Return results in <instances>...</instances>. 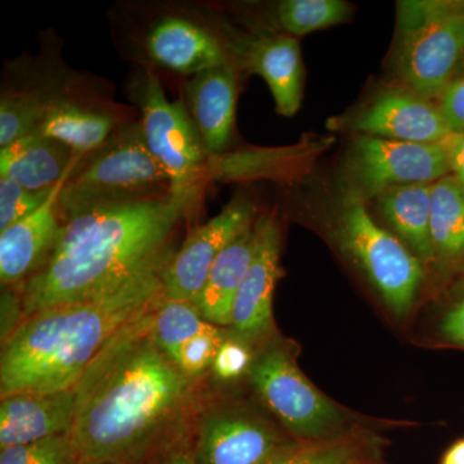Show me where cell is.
Masks as SVG:
<instances>
[{"mask_svg":"<svg viewBox=\"0 0 464 464\" xmlns=\"http://www.w3.org/2000/svg\"><path fill=\"white\" fill-rule=\"evenodd\" d=\"M72 439L69 435L57 436L33 442L0 449V464H74Z\"/></svg>","mask_w":464,"mask_h":464,"instance_id":"f546056e","label":"cell"},{"mask_svg":"<svg viewBox=\"0 0 464 464\" xmlns=\"http://www.w3.org/2000/svg\"><path fill=\"white\" fill-rule=\"evenodd\" d=\"M248 380L261 401L295 438L307 442L340 439L346 413L308 381L288 347L267 342L256 353Z\"/></svg>","mask_w":464,"mask_h":464,"instance_id":"52a82bcc","label":"cell"},{"mask_svg":"<svg viewBox=\"0 0 464 464\" xmlns=\"http://www.w3.org/2000/svg\"><path fill=\"white\" fill-rule=\"evenodd\" d=\"M457 78H464V58L462 63H460L459 70H458Z\"/></svg>","mask_w":464,"mask_h":464,"instance_id":"f35d334b","label":"cell"},{"mask_svg":"<svg viewBox=\"0 0 464 464\" xmlns=\"http://www.w3.org/2000/svg\"><path fill=\"white\" fill-rule=\"evenodd\" d=\"M72 170L57 183L39 209L0 231V280L5 288L23 285L50 257L63 226L58 201Z\"/></svg>","mask_w":464,"mask_h":464,"instance_id":"5bb4252c","label":"cell"},{"mask_svg":"<svg viewBox=\"0 0 464 464\" xmlns=\"http://www.w3.org/2000/svg\"><path fill=\"white\" fill-rule=\"evenodd\" d=\"M255 230V256L232 304L230 325V332L253 346L273 341L274 293L283 275L279 225L273 217L262 215L256 219Z\"/></svg>","mask_w":464,"mask_h":464,"instance_id":"4fadbf2b","label":"cell"},{"mask_svg":"<svg viewBox=\"0 0 464 464\" xmlns=\"http://www.w3.org/2000/svg\"><path fill=\"white\" fill-rule=\"evenodd\" d=\"M353 7L343 0H282L275 7V20L290 36L329 29L347 23Z\"/></svg>","mask_w":464,"mask_h":464,"instance_id":"d4e9b609","label":"cell"},{"mask_svg":"<svg viewBox=\"0 0 464 464\" xmlns=\"http://www.w3.org/2000/svg\"><path fill=\"white\" fill-rule=\"evenodd\" d=\"M53 188L33 191L7 177H0V231L39 209L50 198Z\"/></svg>","mask_w":464,"mask_h":464,"instance_id":"4dcf8cb0","label":"cell"},{"mask_svg":"<svg viewBox=\"0 0 464 464\" xmlns=\"http://www.w3.org/2000/svg\"><path fill=\"white\" fill-rule=\"evenodd\" d=\"M83 158L38 132L0 148V177L33 191L51 190Z\"/></svg>","mask_w":464,"mask_h":464,"instance_id":"ffe728a7","label":"cell"},{"mask_svg":"<svg viewBox=\"0 0 464 464\" xmlns=\"http://www.w3.org/2000/svg\"><path fill=\"white\" fill-rule=\"evenodd\" d=\"M146 50L155 63L179 74L194 76L231 63L212 33L182 17L159 20L148 34Z\"/></svg>","mask_w":464,"mask_h":464,"instance_id":"ac0fdd59","label":"cell"},{"mask_svg":"<svg viewBox=\"0 0 464 464\" xmlns=\"http://www.w3.org/2000/svg\"><path fill=\"white\" fill-rule=\"evenodd\" d=\"M431 237L435 264L464 259V186L453 174L432 183Z\"/></svg>","mask_w":464,"mask_h":464,"instance_id":"cb8c5ba5","label":"cell"},{"mask_svg":"<svg viewBox=\"0 0 464 464\" xmlns=\"http://www.w3.org/2000/svg\"><path fill=\"white\" fill-rule=\"evenodd\" d=\"M431 186H400L382 192L374 199L384 221L424 266L435 264L431 237Z\"/></svg>","mask_w":464,"mask_h":464,"instance_id":"7402d4cb","label":"cell"},{"mask_svg":"<svg viewBox=\"0 0 464 464\" xmlns=\"http://www.w3.org/2000/svg\"><path fill=\"white\" fill-rule=\"evenodd\" d=\"M256 240L253 224L232 241L210 268L203 288L192 301L208 323L230 328L232 304L255 256Z\"/></svg>","mask_w":464,"mask_h":464,"instance_id":"44dd1931","label":"cell"},{"mask_svg":"<svg viewBox=\"0 0 464 464\" xmlns=\"http://www.w3.org/2000/svg\"><path fill=\"white\" fill-rule=\"evenodd\" d=\"M333 137L304 139L297 145L274 149H244L208 157L206 179H297L310 170L316 159L331 148Z\"/></svg>","mask_w":464,"mask_h":464,"instance_id":"e0dca14e","label":"cell"},{"mask_svg":"<svg viewBox=\"0 0 464 464\" xmlns=\"http://www.w3.org/2000/svg\"><path fill=\"white\" fill-rule=\"evenodd\" d=\"M334 232L341 249L368 277L391 315L398 320L411 315L424 282V265L378 225L356 192H344Z\"/></svg>","mask_w":464,"mask_h":464,"instance_id":"8992f818","label":"cell"},{"mask_svg":"<svg viewBox=\"0 0 464 464\" xmlns=\"http://www.w3.org/2000/svg\"><path fill=\"white\" fill-rule=\"evenodd\" d=\"M164 268L103 297L57 304L24 317L2 343L0 399L74 389L106 344L163 297Z\"/></svg>","mask_w":464,"mask_h":464,"instance_id":"3957f363","label":"cell"},{"mask_svg":"<svg viewBox=\"0 0 464 464\" xmlns=\"http://www.w3.org/2000/svg\"><path fill=\"white\" fill-rule=\"evenodd\" d=\"M442 464H464V440H460L449 449Z\"/></svg>","mask_w":464,"mask_h":464,"instance_id":"74e56055","label":"cell"},{"mask_svg":"<svg viewBox=\"0 0 464 464\" xmlns=\"http://www.w3.org/2000/svg\"><path fill=\"white\" fill-rule=\"evenodd\" d=\"M74 417V389L5 396L0 401V449L69 435Z\"/></svg>","mask_w":464,"mask_h":464,"instance_id":"9a60e30c","label":"cell"},{"mask_svg":"<svg viewBox=\"0 0 464 464\" xmlns=\"http://www.w3.org/2000/svg\"><path fill=\"white\" fill-rule=\"evenodd\" d=\"M244 66L265 79L283 116L297 114L304 97V72L301 47L286 34L259 35L246 44Z\"/></svg>","mask_w":464,"mask_h":464,"instance_id":"d6986e66","label":"cell"},{"mask_svg":"<svg viewBox=\"0 0 464 464\" xmlns=\"http://www.w3.org/2000/svg\"><path fill=\"white\" fill-rule=\"evenodd\" d=\"M213 324L201 316L192 301H168L161 298L152 311V334L158 346L170 359L186 341L206 331Z\"/></svg>","mask_w":464,"mask_h":464,"instance_id":"484cf974","label":"cell"},{"mask_svg":"<svg viewBox=\"0 0 464 464\" xmlns=\"http://www.w3.org/2000/svg\"><path fill=\"white\" fill-rule=\"evenodd\" d=\"M155 306L121 329L75 384L70 439L78 462L149 464L190 438L203 383L158 346Z\"/></svg>","mask_w":464,"mask_h":464,"instance_id":"6da1fadb","label":"cell"},{"mask_svg":"<svg viewBox=\"0 0 464 464\" xmlns=\"http://www.w3.org/2000/svg\"><path fill=\"white\" fill-rule=\"evenodd\" d=\"M356 448L347 440L293 444L271 464H355Z\"/></svg>","mask_w":464,"mask_h":464,"instance_id":"f1b7e54d","label":"cell"},{"mask_svg":"<svg viewBox=\"0 0 464 464\" xmlns=\"http://www.w3.org/2000/svg\"><path fill=\"white\" fill-rule=\"evenodd\" d=\"M255 357L252 343L237 337L232 332H227L217 351L210 372L217 381L230 383L240 380L244 375L248 377Z\"/></svg>","mask_w":464,"mask_h":464,"instance_id":"1f68e13d","label":"cell"},{"mask_svg":"<svg viewBox=\"0 0 464 464\" xmlns=\"http://www.w3.org/2000/svg\"><path fill=\"white\" fill-rule=\"evenodd\" d=\"M169 188V179L146 145L141 125H132L76 164L61 191V219L94 208L164 197Z\"/></svg>","mask_w":464,"mask_h":464,"instance_id":"5b68a950","label":"cell"},{"mask_svg":"<svg viewBox=\"0 0 464 464\" xmlns=\"http://www.w3.org/2000/svg\"><path fill=\"white\" fill-rule=\"evenodd\" d=\"M143 139L169 179V194L194 206L206 179L208 155L183 100L169 101L149 72L141 94Z\"/></svg>","mask_w":464,"mask_h":464,"instance_id":"ba28073f","label":"cell"},{"mask_svg":"<svg viewBox=\"0 0 464 464\" xmlns=\"http://www.w3.org/2000/svg\"><path fill=\"white\" fill-rule=\"evenodd\" d=\"M51 101L33 92H7L0 100V148L35 133Z\"/></svg>","mask_w":464,"mask_h":464,"instance_id":"4316f807","label":"cell"},{"mask_svg":"<svg viewBox=\"0 0 464 464\" xmlns=\"http://www.w3.org/2000/svg\"><path fill=\"white\" fill-rule=\"evenodd\" d=\"M438 332L442 341L464 348V295L444 311L438 324Z\"/></svg>","mask_w":464,"mask_h":464,"instance_id":"836d02e7","label":"cell"},{"mask_svg":"<svg viewBox=\"0 0 464 464\" xmlns=\"http://www.w3.org/2000/svg\"><path fill=\"white\" fill-rule=\"evenodd\" d=\"M464 58V0H402L396 5L393 67L400 83L436 101Z\"/></svg>","mask_w":464,"mask_h":464,"instance_id":"277c9868","label":"cell"},{"mask_svg":"<svg viewBox=\"0 0 464 464\" xmlns=\"http://www.w3.org/2000/svg\"><path fill=\"white\" fill-rule=\"evenodd\" d=\"M449 139L414 143L357 136L347 155V190L366 201L400 186L432 185L451 174Z\"/></svg>","mask_w":464,"mask_h":464,"instance_id":"9c48e42d","label":"cell"},{"mask_svg":"<svg viewBox=\"0 0 464 464\" xmlns=\"http://www.w3.org/2000/svg\"><path fill=\"white\" fill-rule=\"evenodd\" d=\"M331 130L414 143H438L453 134L438 102L405 85L378 92L356 109L326 121Z\"/></svg>","mask_w":464,"mask_h":464,"instance_id":"8fae6325","label":"cell"},{"mask_svg":"<svg viewBox=\"0 0 464 464\" xmlns=\"http://www.w3.org/2000/svg\"><path fill=\"white\" fill-rule=\"evenodd\" d=\"M114 119L69 101H51L47 114L36 130L72 149L75 157L85 158L111 139Z\"/></svg>","mask_w":464,"mask_h":464,"instance_id":"603a6c76","label":"cell"},{"mask_svg":"<svg viewBox=\"0 0 464 464\" xmlns=\"http://www.w3.org/2000/svg\"><path fill=\"white\" fill-rule=\"evenodd\" d=\"M23 319L24 307L20 293L18 290L16 292V288L7 286L5 292L2 293V343L11 337Z\"/></svg>","mask_w":464,"mask_h":464,"instance_id":"e575fe53","label":"cell"},{"mask_svg":"<svg viewBox=\"0 0 464 464\" xmlns=\"http://www.w3.org/2000/svg\"><path fill=\"white\" fill-rule=\"evenodd\" d=\"M293 444L270 420L237 404L203 408L192 435L199 464H271Z\"/></svg>","mask_w":464,"mask_h":464,"instance_id":"30bf717a","label":"cell"},{"mask_svg":"<svg viewBox=\"0 0 464 464\" xmlns=\"http://www.w3.org/2000/svg\"><path fill=\"white\" fill-rule=\"evenodd\" d=\"M449 159H450L451 174L464 186V133L451 134L449 139Z\"/></svg>","mask_w":464,"mask_h":464,"instance_id":"8d00e7d4","label":"cell"},{"mask_svg":"<svg viewBox=\"0 0 464 464\" xmlns=\"http://www.w3.org/2000/svg\"><path fill=\"white\" fill-rule=\"evenodd\" d=\"M227 332L219 326L209 328L186 341L173 357L174 364L192 380L203 381L212 368L217 351L224 342Z\"/></svg>","mask_w":464,"mask_h":464,"instance_id":"83f0119b","label":"cell"},{"mask_svg":"<svg viewBox=\"0 0 464 464\" xmlns=\"http://www.w3.org/2000/svg\"><path fill=\"white\" fill-rule=\"evenodd\" d=\"M149 464H199L192 447V438L183 440L179 444L168 449Z\"/></svg>","mask_w":464,"mask_h":464,"instance_id":"d590c367","label":"cell"},{"mask_svg":"<svg viewBox=\"0 0 464 464\" xmlns=\"http://www.w3.org/2000/svg\"><path fill=\"white\" fill-rule=\"evenodd\" d=\"M190 210L169 194L69 217L45 265L18 286L24 317L103 297L166 267L174 232Z\"/></svg>","mask_w":464,"mask_h":464,"instance_id":"7a4b0ae2","label":"cell"},{"mask_svg":"<svg viewBox=\"0 0 464 464\" xmlns=\"http://www.w3.org/2000/svg\"><path fill=\"white\" fill-rule=\"evenodd\" d=\"M255 221L252 203L235 198L218 215L191 231L181 248L173 252L161 275L163 298L194 301L216 259Z\"/></svg>","mask_w":464,"mask_h":464,"instance_id":"7c38bea8","label":"cell"},{"mask_svg":"<svg viewBox=\"0 0 464 464\" xmlns=\"http://www.w3.org/2000/svg\"><path fill=\"white\" fill-rule=\"evenodd\" d=\"M438 105L451 132L464 133V78H456L442 92Z\"/></svg>","mask_w":464,"mask_h":464,"instance_id":"d6a6232c","label":"cell"},{"mask_svg":"<svg viewBox=\"0 0 464 464\" xmlns=\"http://www.w3.org/2000/svg\"><path fill=\"white\" fill-rule=\"evenodd\" d=\"M74 464H112V463H87V462H78V460H75Z\"/></svg>","mask_w":464,"mask_h":464,"instance_id":"ab89813d","label":"cell"},{"mask_svg":"<svg viewBox=\"0 0 464 464\" xmlns=\"http://www.w3.org/2000/svg\"><path fill=\"white\" fill-rule=\"evenodd\" d=\"M237 78L232 63L192 76L185 102L208 157L225 152L234 130Z\"/></svg>","mask_w":464,"mask_h":464,"instance_id":"2e32d148","label":"cell"}]
</instances>
